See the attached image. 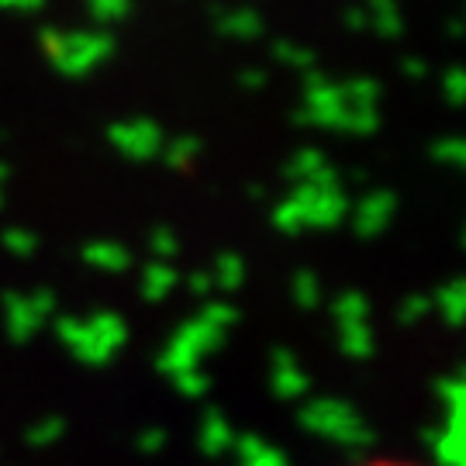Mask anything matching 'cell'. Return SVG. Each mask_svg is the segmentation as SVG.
<instances>
[{
  "label": "cell",
  "instance_id": "6da1fadb",
  "mask_svg": "<svg viewBox=\"0 0 466 466\" xmlns=\"http://www.w3.org/2000/svg\"><path fill=\"white\" fill-rule=\"evenodd\" d=\"M350 466H432L421 463V460H411V456H370V460H360V463Z\"/></svg>",
  "mask_w": 466,
  "mask_h": 466
}]
</instances>
